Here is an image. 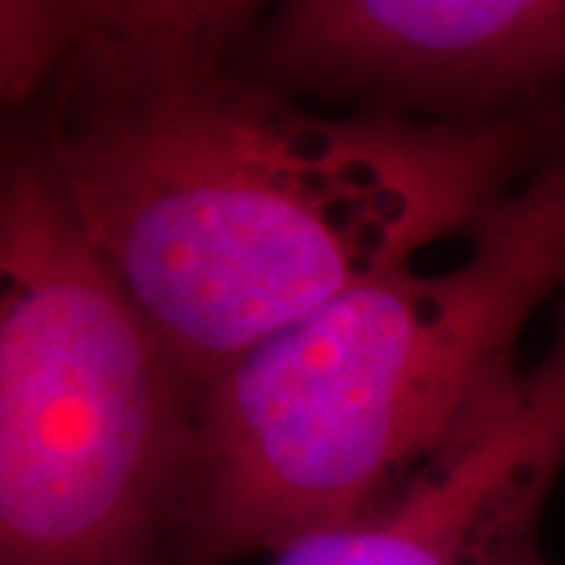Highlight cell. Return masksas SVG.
<instances>
[{
  "instance_id": "3957f363",
  "label": "cell",
  "mask_w": 565,
  "mask_h": 565,
  "mask_svg": "<svg viewBox=\"0 0 565 565\" xmlns=\"http://www.w3.org/2000/svg\"><path fill=\"white\" fill-rule=\"evenodd\" d=\"M195 393L39 132L0 145V565H177Z\"/></svg>"
},
{
  "instance_id": "7a4b0ae2",
  "label": "cell",
  "mask_w": 565,
  "mask_h": 565,
  "mask_svg": "<svg viewBox=\"0 0 565 565\" xmlns=\"http://www.w3.org/2000/svg\"><path fill=\"white\" fill-rule=\"evenodd\" d=\"M565 296V154L456 267H399L277 333L204 390L177 565L277 553L377 503L522 374Z\"/></svg>"
},
{
  "instance_id": "6da1fadb",
  "label": "cell",
  "mask_w": 565,
  "mask_h": 565,
  "mask_svg": "<svg viewBox=\"0 0 565 565\" xmlns=\"http://www.w3.org/2000/svg\"><path fill=\"white\" fill-rule=\"evenodd\" d=\"M264 3H98L39 139L195 393L327 302L471 239L565 154V98L487 120L323 114L255 79Z\"/></svg>"
},
{
  "instance_id": "5b68a950",
  "label": "cell",
  "mask_w": 565,
  "mask_h": 565,
  "mask_svg": "<svg viewBox=\"0 0 565 565\" xmlns=\"http://www.w3.org/2000/svg\"><path fill=\"white\" fill-rule=\"evenodd\" d=\"M550 311L537 362L377 503L270 565H546L541 522L565 468V296Z\"/></svg>"
},
{
  "instance_id": "8992f818",
  "label": "cell",
  "mask_w": 565,
  "mask_h": 565,
  "mask_svg": "<svg viewBox=\"0 0 565 565\" xmlns=\"http://www.w3.org/2000/svg\"><path fill=\"white\" fill-rule=\"evenodd\" d=\"M95 13L98 3L0 0V145L7 120L51 92Z\"/></svg>"
},
{
  "instance_id": "277c9868",
  "label": "cell",
  "mask_w": 565,
  "mask_h": 565,
  "mask_svg": "<svg viewBox=\"0 0 565 565\" xmlns=\"http://www.w3.org/2000/svg\"><path fill=\"white\" fill-rule=\"evenodd\" d=\"M292 98L487 120L565 98V0L264 3L243 54Z\"/></svg>"
}]
</instances>
